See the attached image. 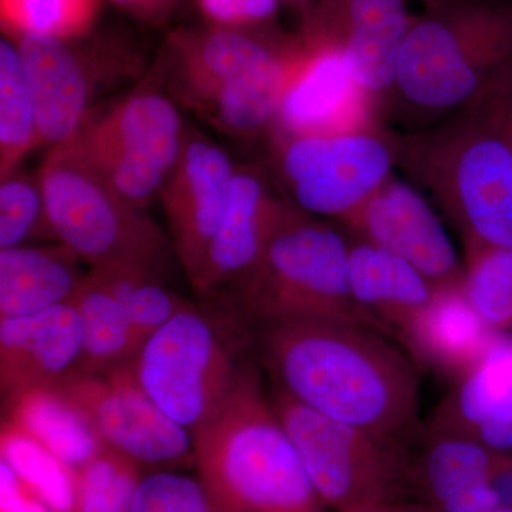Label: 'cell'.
<instances>
[{
    "instance_id": "obj_1",
    "label": "cell",
    "mask_w": 512,
    "mask_h": 512,
    "mask_svg": "<svg viewBox=\"0 0 512 512\" xmlns=\"http://www.w3.org/2000/svg\"><path fill=\"white\" fill-rule=\"evenodd\" d=\"M249 329L275 387L296 402L394 443L416 426V363L380 330L315 318L265 320Z\"/></svg>"
},
{
    "instance_id": "obj_2",
    "label": "cell",
    "mask_w": 512,
    "mask_h": 512,
    "mask_svg": "<svg viewBox=\"0 0 512 512\" xmlns=\"http://www.w3.org/2000/svg\"><path fill=\"white\" fill-rule=\"evenodd\" d=\"M305 53L299 33L278 26L174 30L160 67L173 99L231 137L271 133L279 104Z\"/></svg>"
},
{
    "instance_id": "obj_3",
    "label": "cell",
    "mask_w": 512,
    "mask_h": 512,
    "mask_svg": "<svg viewBox=\"0 0 512 512\" xmlns=\"http://www.w3.org/2000/svg\"><path fill=\"white\" fill-rule=\"evenodd\" d=\"M512 57V0H441L414 15L384 127L420 130L470 106Z\"/></svg>"
},
{
    "instance_id": "obj_4",
    "label": "cell",
    "mask_w": 512,
    "mask_h": 512,
    "mask_svg": "<svg viewBox=\"0 0 512 512\" xmlns=\"http://www.w3.org/2000/svg\"><path fill=\"white\" fill-rule=\"evenodd\" d=\"M389 133L396 170L429 197L464 247H512V151L477 109Z\"/></svg>"
},
{
    "instance_id": "obj_5",
    "label": "cell",
    "mask_w": 512,
    "mask_h": 512,
    "mask_svg": "<svg viewBox=\"0 0 512 512\" xmlns=\"http://www.w3.org/2000/svg\"><path fill=\"white\" fill-rule=\"evenodd\" d=\"M192 440L198 477L228 512H329L252 367Z\"/></svg>"
},
{
    "instance_id": "obj_6",
    "label": "cell",
    "mask_w": 512,
    "mask_h": 512,
    "mask_svg": "<svg viewBox=\"0 0 512 512\" xmlns=\"http://www.w3.org/2000/svg\"><path fill=\"white\" fill-rule=\"evenodd\" d=\"M350 241L335 222L286 200L264 251L229 288L242 325L275 319H333L383 329L353 299Z\"/></svg>"
},
{
    "instance_id": "obj_7",
    "label": "cell",
    "mask_w": 512,
    "mask_h": 512,
    "mask_svg": "<svg viewBox=\"0 0 512 512\" xmlns=\"http://www.w3.org/2000/svg\"><path fill=\"white\" fill-rule=\"evenodd\" d=\"M56 242L90 269H157L170 242L146 214L128 204L69 143L53 147L39 171Z\"/></svg>"
},
{
    "instance_id": "obj_8",
    "label": "cell",
    "mask_w": 512,
    "mask_h": 512,
    "mask_svg": "<svg viewBox=\"0 0 512 512\" xmlns=\"http://www.w3.org/2000/svg\"><path fill=\"white\" fill-rule=\"evenodd\" d=\"M185 131L173 97L150 80L107 109L90 111L64 143L128 204L146 210L173 173Z\"/></svg>"
},
{
    "instance_id": "obj_9",
    "label": "cell",
    "mask_w": 512,
    "mask_h": 512,
    "mask_svg": "<svg viewBox=\"0 0 512 512\" xmlns=\"http://www.w3.org/2000/svg\"><path fill=\"white\" fill-rule=\"evenodd\" d=\"M269 400L326 510L396 501L404 474L397 443L323 416L278 387Z\"/></svg>"
},
{
    "instance_id": "obj_10",
    "label": "cell",
    "mask_w": 512,
    "mask_h": 512,
    "mask_svg": "<svg viewBox=\"0 0 512 512\" xmlns=\"http://www.w3.org/2000/svg\"><path fill=\"white\" fill-rule=\"evenodd\" d=\"M131 366L144 392L191 436L220 412L242 369L211 320L192 305L153 333Z\"/></svg>"
},
{
    "instance_id": "obj_11",
    "label": "cell",
    "mask_w": 512,
    "mask_h": 512,
    "mask_svg": "<svg viewBox=\"0 0 512 512\" xmlns=\"http://www.w3.org/2000/svg\"><path fill=\"white\" fill-rule=\"evenodd\" d=\"M272 146L288 201L339 224L396 170L387 127L336 136H272Z\"/></svg>"
},
{
    "instance_id": "obj_12",
    "label": "cell",
    "mask_w": 512,
    "mask_h": 512,
    "mask_svg": "<svg viewBox=\"0 0 512 512\" xmlns=\"http://www.w3.org/2000/svg\"><path fill=\"white\" fill-rule=\"evenodd\" d=\"M12 37L28 77L42 146L53 148L73 137L92 111L100 82L133 73L138 66L126 40L94 30L77 39Z\"/></svg>"
},
{
    "instance_id": "obj_13",
    "label": "cell",
    "mask_w": 512,
    "mask_h": 512,
    "mask_svg": "<svg viewBox=\"0 0 512 512\" xmlns=\"http://www.w3.org/2000/svg\"><path fill=\"white\" fill-rule=\"evenodd\" d=\"M52 390L86 420L101 443L138 463H195L190 431L171 420L144 392L131 362L107 372L73 373Z\"/></svg>"
},
{
    "instance_id": "obj_14",
    "label": "cell",
    "mask_w": 512,
    "mask_h": 512,
    "mask_svg": "<svg viewBox=\"0 0 512 512\" xmlns=\"http://www.w3.org/2000/svg\"><path fill=\"white\" fill-rule=\"evenodd\" d=\"M409 0H316L302 13L309 45L339 50L363 89L380 101L392 90L414 15Z\"/></svg>"
},
{
    "instance_id": "obj_15",
    "label": "cell",
    "mask_w": 512,
    "mask_h": 512,
    "mask_svg": "<svg viewBox=\"0 0 512 512\" xmlns=\"http://www.w3.org/2000/svg\"><path fill=\"white\" fill-rule=\"evenodd\" d=\"M342 225L409 262L436 289L463 286L464 265L443 217L406 178L393 174Z\"/></svg>"
},
{
    "instance_id": "obj_16",
    "label": "cell",
    "mask_w": 512,
    "mask_h": 512,
    "mask_svg": "<svg viewBox=\"0 0 512 512\" xmlns=\"http://www.w3.org/2000/svg\"><path fill=\"white\" fill-rule=\"evenodd\" d=\"M303 43L305 53L269 134L336 136L384 127L380 101L360 86L345 56L332 47Z\"/></svg>"
},
{
    "instance_id": "obj_17",
    "label": "cell",
    "mask_w": 512,
    "mask_h": 512,
    "mask_svg": "<svg viewBox=\"0 0 512 512\" xmlns=\"http://www.w3.org/2000/svg\"><path fill=\"white\" fill-rule=\"evenodd\" d=\"M235 173L237 165L225 150L187 128L183 151L160 198L175 255L191 282L224 220Z\"/></svg>"
},
{
    "instance_id": "obj_18",
    "label": "cell",
    "mask_w": 512,
    "mask_h": 512,
    "mask_svg": "<svg viewBox=\"0 0 512 512\" xmlns=\"http://www.w3.org/2000/svg\"><path fill=\"white\" fill-rule=\"evenodd\" d=\"M82 323L73 301L23 318L0 319V386L16 400L73 375L82 356Z\"/></svg>"
},
{
    "instance_id": "obj_19",
    "label": "cell",
    "mask_w": 512,
    "mask_h": 512,
    "mask_svg": "<svg viewBox=\"0 0 512 512\" xmlns=\"http://www.w3.org/2000/svg\"><path fill=\"white\" fill-rule=\"evenodd\" d=\"M285 202L272 191L264 174L237 167L224 220L191 282L195 291L212 295L247 275L264 251Z\"/></svg>"
},
{
    "instance_id": "obj_20",
    "label": "cell",
    "mask_w": 512,
    "mask_h": 512,
    "mask_svg": "<svg viewBox=\"0 0 512 512\" xmlns=\"http://www.w3.org/2000/svg\"><path fill=\"white\" fill-rule=\"evenodd\" d=\"M400 333L421 362L460 379L481 362L500 335L471 308L461 286L437 289L429 305Z\"/></svg>"
},
{
    "instance_id": "obj_21",
    "label": "cell",
    "mask_w": 512,
    "mask_h": 512,
    "mask_svg": "<svg viewBox=\"0 0 512 512\" xmlns=\"http://www.w3.org/2000/svg\"><path fill=\"white\" fill-rule=\"evenodd\" d=\"M82 264L60 242L0 249V319L23 318L73 301L89 274Z\"/></svg>"
},
{
    "instance_id": "obj_22",
    "label": "cell",
    "mask_w": 512,
    "mask_h": 512,
    "mask_svg": "<svg viewBox=\"0 0 512 512\" xmlns=\"http://www.w3.org/2000/svg\"><path fill=\"white\" fill-rule=\"evenodd\" d=\"M498 451L464 433L440 434L421 461L420 478L433 512H493L501 508L491 484Z\"/></svg>"
},
{
    "instance_id": "obj_23",
    "label": "cell",
    "mask_w": 512,
    "mask_h": 512,
    "mask_svg": "<svg viewBox=\"0 0 512 512\" xmlns=\"http://www.w3.org/2000/svg\"><path fill=\"white\" fill-rule=\"evenodd\" d=\"M349 281L357 305L397 332L429 305L437 291L409 262L363 239L350 242Z\"/></svg>"
},
{
    "instance_id": "obj_24",
    "label": "cell",
    "mask_w": 512,
    "mask_h": 512,
    "mask_svg": "<svg viewBox=\"0 0 512 512\" xmlns=\"http://www.w3.org/2000/svg\"><path fill=\"white\" fill-rule=\"evenodd\" d=\"M82 323V356L74 373H101L136 357V333L124 306L90 269L73 299Z\"/></svg>"
},
{
    "instance_id": "obj_25",
    "label": "cell",
    "mask_w": 512,
    "mask_h": 512,
    "mask_svg": "<svg viewBox=\"0 0 512 512\" xmlns=\"http://www.w3.org/2000/svg\"><path fill=\"white\" fill-rule=\"evenodd\" d=\"M12 424L77 470L99 450L92 427L55 390H35L13 400Z\"/></svg>"
},
{
    "instance_id": "obj_26",
    "label": "cell",
    "mask_w": 512,
    "mask_h": 512,
    "mask_svg": "<svg viewBox=\"0 0 512 512\" xmlns=\"http://www.w3.org/2000/svg\"><path fill=\"white\" fill-rule=\"evenodd\" d=\"M40 146L35 103L20 57L18 43L3 33L0 40V175L16 168Z\"/></svg>"
},
{
    "instance_id": "obj_27",
    "label": "cell",
    "mask_w": 512,
    "mask_h": 512,
    "mask_svg": "<svg viewBox=\"0 0 512 512\" xmlns=\"http://www.w3.org/2000/svg\"><path fill=\"white\" fill-rule=\"evenodd\" d=\"M457 424L447 431L468 434L485 421L512 417V339L498 335L473 370L461 377L453 400Z\"/></svg>"
},
{
    "instance_id": "obj_28",
    "label": "cell",
    "mask_w": 512,
    "mask_h": 512,
    "mask_svg": "<svg viewBox=\"0 0 512 512\" xmlns=\"http://www.w3.org/2000/svg\"><path fill=\"white\" fill-rule=\"evenodd\" d=\"M140 463L109 444L73 471L72 512H136Z\"/></svg>"
},
{
    "instance_id": "obj_29",
    "label": "cell",
    "mask_w": 512,
    "mask_h": 512,
    "mask_svg": "<svg viewBox=\"0 0 512 512\" xmlns=\"http://www.w3.org/2000/svg\"><path fill=\"white\" fill-rule=\"evenodd\" d=\"M92 271L103 279L126 309L140 348L165 323L191 306L161 284L157 269L117 266Z\"/></svg>"
},
{
    "instance_id": "obj_30",
    "label": "cell",
    "mask_w": 512,
    "mask_h": 512,
    "mask_svg": "<svg viewBox=\"0 0 512 512\" xmlns=\"http://www.w3.org/2000/svg\"><path fill=\"white\" fill-rule=\"evenodd\" d=\"M464 296L488 328L512 329V247L467 245Z\"/></svg>"
},
{
    "instance_id": "obj_31",
    "label": "cell",
    "mask_w": 512,
    "mask_h": 512,
    "mask_svg": "<svg viewBox=\"0 0 512 512\" xmlns=\"http://www.w3.org/2000/svg\"><path fill=\"white\" fill-rule=\"evenodd\" d=\"M101 0H0L3 33L77 39L96 30Z\"/></svg>"
},
{
    "instance_id": "obj_32",
    "label": "cell",
    "mask_w": 512,
    "mask_h": 512,
    "mask_svg": "<svg viewBox=\"0 0 512 512\" xmlns=\"http://www.w3.org/2000/svg\"><path fill=\"white\" fill-rule=\"evenodd\" d=\"M2 461L57 512H72L73 471L12 423L3 430Z\"/></svg>"
},
{
    "instance_id": "obj_33",
    "label": "cell",
    "mask_w": 512,
    "mask_h": 512,
    "mask_svg": "<svg viewBox=\"0 0 512 512\" xmlns=\"http://www.w3.org/2000/svg\"><path fill=\"white\" fill-rule=\"evenodd\" d=\"M37 237L55 239L42 185L39 177L13 173L0 185V249L22 247Z\"/></svg>"
},
{
    "instance_id": "obj_34",
    "label": "cell",
    "mask_w": 512,
    "mask_h": 512,
    "mask_svg": "<svg viewBox=\"0 0 512 512\" xmlns=\"http://www.w3.org/2000/svg\"><path fill=\"white\" fill-rule=\"evenodd\" d=\"M136 512H228L200 477L156 471L143 478Z\"/></svg>"
},
{
    "instance_id": "obj_35",
    "label": "cell",
    "mask_w": 512,
    "mask_h": 512,
    "mask_svg": "<svg viewBox=\"0 0 512 512\" xmlns=\"http://www.w3.org/2000/svg\"><path fill=\"white\" fill-rule=\"evenodd\" d=\"M207 25L256 29L276 25L281 0H195Z\"/></svg>"
},
{
    "instance_id": "obj_36",
    "label": "cell",
    "mask_w": 512,
    "mask_h": 512,
    "mask_svg": "<svg viewBox=\"0 0 512 512\" xmlns=\"http://www.w3.org/2000/svg\"><path fill=\"white\" fill-rule=\"evenodd\" d=\"M470 106L478 110L512 151V57L491 77Z\"/></svg>"
},
{
    "instance_id": "obj_37",
    "label": "cell",
    "mask_w": 512,
    "mask_h": 512,
    "mask_svg": "<svg viewBox=\"0 0 512 512\" xmlns=\"http://www.w3.org/2000/svg\"><path fill=\"white\" fill-rule=\"evenodd\" d=\"M2 512H57L2 461Z\"/></svg>"
},
{
    "instance_id": "obj_38",
    "label": "cell",
    "mask_w": 512,
    "mask_h": 512,
    "mask_svg": "<svg viewBox=\"0 0 512 512\" xmlns=\"http://www.w3.org/2000/svg\"><path fill=\"white\" fill-rule=\"evenodd\" d=\"M130 18L147 25H164L174 15L180 0H109Z\"/></svg>"
},
{
    "instance_id": "obj_39",
    "label": "cell",
    "mask_w": 512,
    "mask_h": 512,
    "mask_svg": "<svg viewBox=\"0 0 512 512\" xmlns=\"http://www.w3.org/2000/svg\"><path fill=\"white\" fill-rule=\"evenodd\" d=\"M491 484L500 497L501 507L512 510V451L498 454Z\"/></svg>"
},
{
    "instance_id": "obj_40",
    "label": "cell",
    "mask_w": 512,
    "mask_h": 512,
    "mask_svg": "<svg viewBox=\"0 0 512 512\" xmlns=\"http://www.w3.org/2000/svg\"><path fill=\"white\" fill-rule=\"evenodd\" d=\"M350 512H433L426 510V508L414 507V505H406L392 501V503H384L373 505V507L362 508V510Z\"/></svg>"
},
{
    "instance_id": "obj_41",
    "label": "cell",
    "mask_w": 512,
    "mask_h": 512,
    "mask_svg": "<svg viewBox=\"0 0 512 512\" xmlns=\"http://www.w3.org/2000/svg\"><path fill=\"white\" fill-rule=\"evenodd\" d=\"M282 3H288V5L293 6V8L299 9L301 15L303 12H306L316 0H281Z\"/></svg>"
},
{
    "instance_id": "obj_42",
    "label": "cell",
    "mask_w": 512,
    "mask_h": 512,
    "mask_svg": "<svg viewBox=\"0 0 512 512\" xmlns=\"http://www.w3.org/2000/svg\"><path fill=\"white\" fill-rule=\"evenodd\" d=\"M410 3H419L421 8H431V6L437 5L441 0H409Z\"/></svg>"
},
{
    "instance_id": "obj_43",
    "label": "cell",
    "mask_w": 512,
    "mask_h": 512,
    "mask_svg": "<svg viewBox=\"0 0 512 512\" xmlns=\"http://www.w3.org/2000/svg\"><path fill=\"white\" fill-rule=\"evenodd\" d=\"M493 512H512V510H510V508H500V510H495Z\"/></svg>"
}]
</instances>
